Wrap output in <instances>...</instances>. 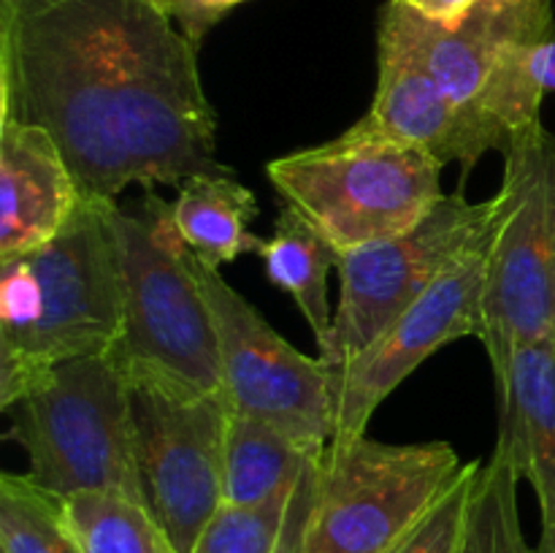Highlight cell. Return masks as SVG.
<instances>
[{
    "label": "cell",
    "mask_w": 555,
    "mask_h": 553,
    "mask_svg": "<svg viewBox=\"0 0 555 553\" xmlns=\"http://www.w3.org/2000/svg\"><path fill=\"white\" fill-rule=\"evenodd\" d=\"M491 228L472 242L385 334L339 369V407L328 448H345L366 437L377 407L428 356L464 336L480 339Z\"/></svg>",
    "instance_id": "12"
},
{
    "label": "cell",
    "mask_w": 555,
    "mask_h": 553,
    "mask_svg": "<svg viewBox=\"0 0 555 553\" xmlns=\"http://www.w3.org/2000/svg\"><path fill=\"white\" fill-rule=\"evenodd\" d=\"M168 3L3 0L0 117L47 130L85 195L231 173L217 160L198 49Z\"/></svg>",
    "instance_id": "1"
},
{
    "label": "cell",
    "mask_w": 555,
    "mask_h": 553,
    "mask_svg": "<svg viewBox=\"0 0 555 553\" xmlns=\"http://www.w3.org/2000/svg\"><path fill=\"white\" fill-rule=\"evenodd\" d=\"M553 38V0H480L455 25L388 0L377 25V47L415 60L461 106L480 108L509 130L542 117L545 92L531 76L529 57Z\"/></svg>",
    "instance_id": "5"
},
{
    "label": "cell",
    "mask_w": 555,
    "mask_h": 553,
    "mask_svg": "<svg viewBox=\"0 0 555 553\" xmlns=\"http://www.w3.org/2000/svg\"><path fill=\"white\" fill-rule=\"evenodd\" d=\"M0 551L3 553H85L63 499L43 491L30 475H0Z\"/></svg>",
    "instance_id": "21"
},
{
    "label": "cell",
    "mask_w": 555,
    "mask_h": 553,
    "mask_svg": "<svg viewBox=\"0 0 555 553\" xmlns=\"http://www.w3.org/2000/svg\"><path fill=\"white\" fill-rule=\"evenodd\" d=\"M41 318V282L30 260L0 263V358L16 356Z\"/></svg>",
    "instance_id": "24"
},
{
    "label": "cell",
    "mask_w": 555,
    "mask_h": 553,
    "mask_svg": "<svg viewBox=\"0 0 555 553\" xmlns=\"http://www.w3.org/2000/svg\"><path fill=\"white\" fill-rule=\"evenodd\" d=\"M493 215L496 198L472 204L464 193L444 195L412 231L339 255V304L320 358L341 369L361 356L493 226Z\"/></svg>",
    "instance_id": "10"
},
{
    "label": "cell",
    "mask_w": 555,
    "mask_h": 553,
    "mask_svg": "<svg viewBox=\"0 0 555 553\" xmlns=\"http://www.w3.org/2000/svg\"><path fill=\"white\" fill-rule=\"evenodd\" d=\"M125 280L122 334L108 356L130 385L195 399L222 394V358L209 298L179 236L171 204L155 193L133 206L112 201Z\"/></svg>",
    "instance_id": "2"
},
{
    "label": "cell",
    "mask_w": 555,
    "mask_h": 553,
    "mask_svg": "<svg viewBox=\"0 0 555 553\" xmlns=\"http://www.w3.org/2000/svg\"><path fill=\"white\" fill-rule=\"evenodd\" d=\"M193 269L215 318L222 394L231 410L269 423L307 453L323 455L336 428L339 369L298 352L242 293L228 285L220 269L195 255Z\"/></svg>",
    "instance_id": "9"
},
{
    "label": "cell",
    "mask_w": 555,
    "mask_h": 553,
    "mask_svg": "<svg viewBox=\"0 0 555 553\" xmlns=\"http://www.w3.org/2000/svg\"><path fill=\"white\" fill-rule=\"evenodd\" d=\"M496 380V450L529 480L542 520L555 518V339L518 347Z\"/></svg>",
    "instance_id": "15"
},
{
    "label": "cell",
    "mask_w": 555,
    "mask_h": 553,
    "mask_svg": "<svg viewBox=\"0 0 555 553\" xmlns=\"http://www.w3.org/2000/svg\"><path fill=\"white\" fill-rule=\"evenodd\" d=\"M9 439L30 461V480L54 497L114 491L144 502L130 380L112 356L49 369L3 407ZM146 504V502H144Z\"/></svg>",
    "instance_id": "3"
},
{
    "label": "cell",
    "mask_w": 555,
    "mask_h": 553,
    "mask_svg": "<svg viewBox=\"0 0 555 553\" xmlns=\"http://www.w3.org/2000/svg\"><path fill=\"white\" fill-rule=\"evenodd\" d=\"M379 49L374 103L352 130L372 139L415 146L439 163L469 171L488 152H507L513 130L480 108L461 106L426 68L396 49Z\"/></svg>",
    "instance_id": "13"
},
{
    "label": "cell",
    "mask_w": 555,
    "mask_h": 553,
    "mask_svg": "<svg viewBox=\"0 0 555 553\" xmlns=\"http://www.w3.org/2000/svg\"><path fill=\"white\" fill-rule=\"evenodd\" d=\"M540 553H555V518L542 520V537H540Z\"/></svg>",
    "instance_id": "28"
},
{
    "label": "cell",
    "mask_w": 555,
    "mask_h": 553,
    "mask_svg": "<svg viewBox=\"0 0 555 553\" xmlns=\"http://www.w3.org/2000/svg\"><path fill=\"white\" fill-rule=\"evenodd\" d=\"M323 455H312L263 421L231 412L225 504H263L307 486Z\"/></svg>",
    "instance_id": "17"
},
{
    "label": "cell",
    "mask_w": 555,
    "mask_h": 553,
    "mask_svg": "<svg viewBox=\"0 0 555 553\" xmlns=\"http://www.w3.org/2000/svg\"><path fill=\"white\" fill-rule=\"evenodd\" d=\"M480 466L477 461L464 464L448 491L406 529V535L388 553H461Z\"/></svg>",
    "instance_id": "23"
},
{
    "label": "cell",
    "mask_w": 555,
    "mask_h": 553,
    "mask_svg": "<svg viewBox=\"0 0 555 553\" xmlns=\"http://www.w3.org/2000/svg\"><path fill=\"white\" fill-rule=\"evenodd\" d=\"M5 3H11V0H5Z\"/></svg>",
    "instance_id": "29"
},
{
    "label": "cell",
    "mask_w": 555,
    "mask_h": 553,
    "mask_svg": "<svg viewBox=\"0 0 555 553\" xmlns=\"http://www.w3.org/2000/svg\"><path fill=\"white\" fill-rule=\"evenodd\" d=\"M493 198L480 342L499 377L518 347L555 339V133L542 119L513 136Z\"/></svg>",
    "instance_id": "6"
},
{
    "label": "cell",
    "mask_w": 555,
    "mask_h": 553,
    "mask_svg": "<svg viewBox=\"0 0 555 553\" xmlns=\"http://www.w3.org/2000/svg\"><path fill=\"white\" fill-rule=\"evenodd\" d=\"M399 3L410 5L412 11H417L426 20L439 22V25H455V22L464 20L472 11V5H477L480 0H399Z\"/></svg>",
    "instance_id": "26"
},
{
    "label": "cell",
    "mask_w": 555,
    "mask_h": 553,
    "mask_svg": "<svg viewBox=\"0 0 555 553\" xmlns=\"http://www.w3.org/2000/svg\"><path fill=\"white\" fill-rule=\"evenodd\" d=\"M63 510L85 553H177L150 507L125 493H70Z\"/></svg>",
    "instance_id": "20"
},
{
    "label": "cell",
    "mask_w": 555,
    "mask_h": 553,
    "mask_svg": "<svg viewBox=\"0 0 555 553\" xmlns=\"http://www.w3.org/2000/svg\"><path fill=\"white\" fill-rule=\"evenodd\" d=\"M529 68L534 81L540 85V90L545 92H555V38L547 43H540V47L531 52L529 57Z\"/></svg>",
    "instance_id": "27"
},
{
    "label": "cell",
    "mask_w": 555,
    "mask_h": 553,
    "mask_svg": "<svg viewBox=\"0 0 555 553\" xmlns=\"http://www.w3.org/2000/svg\"><path fill=\"white\" fill-rule=\"evenodd\" d=\"M266 274L291 293L301 309L304 320L312 329L318 347L325 345L334 329V314L328 304V274L336 269V249L325 242L323 233L291 206H282L274 220V233L266 239L263 249Z\"/></svg>",
    "instance_id": "18"
},
{
    "label": "cell",
    "mask_w": 555,
    "mask_h": 553,
    "mask_svg": "<svg viewBox=\"0 0 555 553\" xmlns=\"http://www.w3.org/2000/svg\"><path fill=\"white\" fill-rule=\"evenodd\" d=\"M144 502L177 553H193L201 531L225 504V394L184 396L130 385Z\"/></svg>",
    "instance_id": "11"
},
{
    "label": "cell",
    "mask_w": 555,
    "mask_h": 553,
    "mask_svg": "<svg viewBox=\"0 0 555 553\" xmlns=\"http://www.w3.org/2000/svg\"><path fill=\"white\" fill-rule=\"evenodd\" d=\"M518 483L513 461L493 450L472 491L461 553H540V548L529 545L520 526Z\"/></svg>",
    "instance_id": "22"
},
{
    "label": "cell",
    "mask_w": 555,
    "mask_h": 553,
    "mask_svg": "<svg viewBox=\"0 0 555 553\" xmlns=\"http://www.w3.org/2000/svg\"><path fill=\"white\" fill-rule=\"evenodd\" d=\"M81 198L57 141L38 125L0 117V263L52 242Z\"/></svg>",
    "instance_id": "14"
},
{
    "label": "cell",
    "mask_w": 555,
    "mask_h": 553,
    "mask_svg": "<svg viewBox=\"0 0 555 553\" xmlns=\"http://www.w3.org/2000/svg\"><path fill=\"white\" fill-rule=\"evenodd\" d=\"M314 477L298 491L263 504H222L193 553H296Z\"/></svg>",
    "instance_id": "19"
},
{
    "label": "cell",
    "mask_w": 555,
    "mask_h": 553,
    "mask_svg": "<svg viewBox=\"0 0 555 553\" xmlns=\"http://www.w3.org/2000/svg\"><path fill=\"white\" fill-rule=\"evenodd\" d=\"M247 3V0H171L168 11H171L173 22H177L179 30L184 33L190 43L195 49L204 43L206 33L228 14L236 5Z\"/></svg>",
    "instance_id": "25"
},
{
    "label": "cell",
    "mask_w": 555,
    "mask_h": 553,
    "mask_svg": "<svg viewBox=\"0 0 555 553\" xmlns=\"http://www.w3.org/2000/svg\"><path fill=\"white\" fill-rule=\"evenodd\" d=\"M25 258L41 282V318L16 356L0 358V410L49 369L108 356L122 334L125 280L112 198L85 195L63 231Z\"/></svg>",
    "instance_id": "7"
},
{
    "label": "cell",
    "mask_w": 555,
    "mask_h": 553,
    "mask_svg": "<svg viewBox=\"0 0 555 553\" xmlns=\"http://www.w3.org/2000/svg\"><path fill=\"white\" fill-rule=\"evenodd\" d=\"M173 226L190 253L220 269L247 253L263 249L266 239L249 231L258 217V201L231 173H195L179 184L171 204Z\"/></svg>",
    "instance_id": "16"
},
{
    "label": "cell",
    "mask_w": 555,
    "mask_h": 553,
    "mask_svg": "<svg viewBox=\"0 0 555 553\" xmlns=\"http://www.w3.org/2000/svg\"><path fill=\"white\" fill-rule=\"evenodd\" d=\"M450 442L366 437L320 459L296 553H388L461 475Z\"/></svg>",
    "instance_id": "8"
},
{
    "label": "cell",
    "mask_w": 555,
    "mask_h": 553,
    "mask_svg": "<svg viewBox=\"0 0 555 553\" xmlns=\"http://www.w3.org/2000/svg\"><path fill=\"white\" fill-rule=\"evenodd\" d=\"M442 168L423 150L350 128L334 141L276 157L266 173L285 206L345 255L421 226L444 198Z\"/></svg>",
    "instance_id": "4"
}]
</instances>
